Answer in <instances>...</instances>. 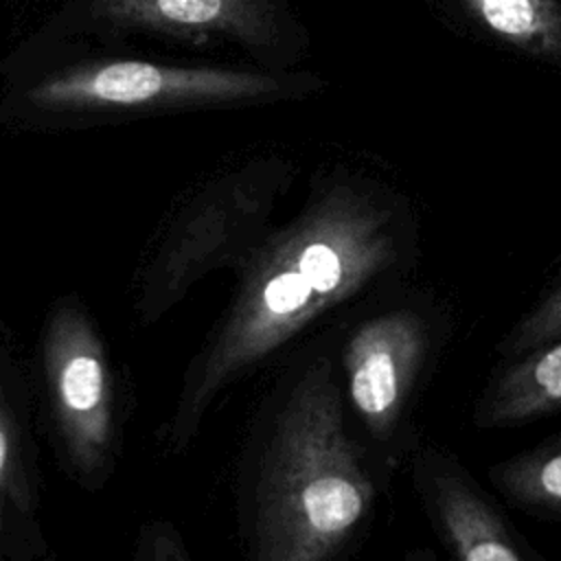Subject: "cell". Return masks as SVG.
<instances>
[{
	"label": "cell",
	"mask_w": 561,
	"mask_h": 561,
	"mask_svg": "<svg viewBox=\"0 0 561 561\" xmlns=\"http://www.w3.org/2000/svg\"><path fill=\"white\" fill-rule=\"evenodd\" d=\"M392 259L388 215L366 193L346 182L316 191L287 226L265 234L243 259L234 298L186 375L169 445L184 449L221 388L366 287Z\"/></svg>",
	"instance_id": "cell-1"
},
{
	"label": "cell",
	"mask_w": 561,
	"mask_h": 561,
	"mask_svg": "<svg viewBox=\"0 0 561 561\" xmlns=\"http://www.w3.org/2000/svg\"><path fill=\"white\" fill-rule=\"evenodd\" d=\"M320 88L322 81L302 68L171 61L123 46L24 39L2 68L0 123L24 131H64L276 105Z\"/></svg>",
	"instance_id": "cell-2"
},
{
	"label": "cell",
	"mask_w": 561,
	"mask_h": 561,
	"mask_svg": "<svg viewBox=\"0 0 561 561\" xmlns=\"http://www.w3.org/2000/svg\"><path fill=\"white\" fill-rule=\"evenodd\" d=\"M261 465L254 561H331L364 522L373 482L346 434L329 362L294 386Z\"/></svg>",
	"instance_id": "cell-3"
},
{
	"label": "cell",
	"mask_w": 561,
	"mask_h": 561,
	"mask_svg": "<svg viewBox=\"0 0 561 561\" xmlns=\"http://www.w3.org/2000/svg\"><path fill=\"white\" fill-rule=\"evenodd\" d=\"M28 39L226 46L241 61L276 70L300 68L307 50V31L294 0H64Z\"/></svg>",
	"instance_id": "cell-4"
},
{
	"label": "cell",
	"mask_w": 561,
	"mask_h": 561,
	"mask_svg": "<svg viewBox=\"0 0 561 561\" xmlns=\"http://www.w3.org/2000/svg\"><path fill=\"white\" fill-rule=\"evenodd\" d=\"M291 178L285 158L263 156L206 184L173 221L145 272L136 302L142 322L169 311L210 270L243 263L265 237Z\"/></svg>",
	"instance_id": "cell-5"
},
{
	"label": "cell",
	"mask_w": 561,
	"mask_h": 561,
	"mask_svg": "<svg viewBox=\"0 0 561 561\" xmlns=\"http://www.w3.org/2000/svg\"><path fill=\"white\" fill-rule=\"evenodd\" d=\"M44 370L66 451L79 471L92 473L112 440V381L103 344L83 309L64 305L53 313Z\"/></svg>",
	"instance_id": "cell-6"
},
{
	"label": "cell",
	"mask_w": 561,
	"mask_h": 561,
	"mask_svg": "<svg viewBox=\"0 0 561 561\" xmlns=\"http://www.w3.org/2000/svg\"><path fill=\"white\" fill-rule=\"evenodd\" d=\"M425 353V322L410 309L375 316L348 337L344 348L348 397L375 436L383 438L394 430Z\"/></svg>",
	"instance_id": "cell-7"
},
{
	"label": "cell",
	"mask_w": 561,
	"mask_h": 561,
	"mask_svg": "<svg viewBox=\"0 0 561 561\" xmlns=\"http://www.w3.org/2000/svg\"><path fill=\"white\" fill-rule=\"evenodd\" d=\"M423 471L434 522L456 561H524L497 511L458 467L432 456Z\"/></svg>",
	"instance_id": "cell-8"
},
{
	"label": "cell",
	"mask_w": 561,
	"mask_h": 561,
	"mask_svg": "<svg viewBox=\"0 0 561 561\" xmlns=\"http://www.w3.org/2000/svg\"><path fill=\"white\" fill-rule=\"evenodd\" d=\"M561 410V337L513 357L482 388L473 423L482 430L515 427Z\"/></svg>",
	"instance_id": "cell-9"
},
{
	"label": "cell",
	"mask_w": 561,
	"mask_h": 561,
	"mask_svg": "<svg viewBox=\"0 0 561 561\" xmlns=\"http://www.w3.org/2000/svg\"><path fill=\"white\" fill-rule=\"evenodd\" d=\"M491 33L561 64V0H460Z\"/></svg>",
	"instance_id": "cell-10"
},
{
	"label": "cell",
	"mask_w": 561,
	"mask_h": 561,
	"mask_svg": "<svg viewBox=\"0 0 561 561\" xmlns=\"http://www.w3.org/2000/svg\"><path fill=\"white\" fill-rule=\"evenodd\" d=\"M489 476L515 506L539 515H561V436L497 462Z\"/></svg>",
	"instance_id": "cell-11"
},
{
	"label": "cell",
	"mask_w": 561,
	"mask_h": 561,
	"mask_svg": "<svg viewBox=\"0 0 561 561\" xmlns=\"http://www.w3.org/2000/svg\"><path fill=\"white\" fill-rule=\"evenodd\" d=\"M561 337V280L517 320L511 333L502 340L500 351L513 359L537 346Z\"/></svg>",
	"instance_id": "cell-12"
},
{
	"label": "cell",
	"mask_w": 561,
	"mask_h": 561,
	"mask_svg": "<svg viewBox=\"0 0 561 561\" xmlns=\"http://www.w3.org/2000/svg\"><path fill=\"white\" fill-rule=\"evenodd\" d=\"M138 561H188V554L169 526H153L142 537Z\"/></svg>",
	"instance_id": "cell-13"
},
{
	"label": "cell",
	"mask_w": 561,
	"mask_h": 561,
	"mask_svg": "<svg viewBox=\"0 0 561 561\" xmlns=\"http://www.w3.org/2000/svg\"><path fill=\"white\" fill-rule=\"evenodd\" d=\"M11 458H13V430H11V419H9V412H7L2 383H0V497H2V491L7 489V482H9Z\"/></svg>",
	"instance_id": "cell-14"
},
{
	"label": "cell",
	"mask_w": 561,
	"mask_h": 561,
	"mask_svg": "<svg viewBox=\"0 0 561 561\" xmlns=\"http://www.w3.org/2000/svg\"><path fill=\"white\" fill-rule=\"evenodd\" d=\"M419 561H436V559L430 554H419Z\"/></svg>",
	"instance_id": "cell-15"
}]
</instances>
